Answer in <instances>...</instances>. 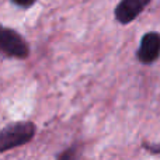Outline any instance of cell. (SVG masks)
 Wrapping results in <instances>:
<instances>
[{
    "label": "cell",
    "instance_id": "obj_2",
    "mask_svg": "<svg viewBox=\"0 0 160 160\" xmlns=\"http://www.w3.org/2000/svg\"><path fill=\"white\" fill-rule=\"evenodd\" d=\"M0 47L6 56L16 59H25L30 55V48L21 35L11 28H3L0 35Z\"/></svg>",
    "mask_w": 160,
    "mask_h": 160
},
{
    "label": "cell",
    "instance_id": "obj_3",
    "mask_svg": "<svg viewBox=\"0 0 160 160\" xmlns=\"http://www.w3.org/2000/svg\"><path fill=\"white\" fill-rule=\"evenodd\" d=\"M160 58V32L150 31L142 37L138 59L143 65H150Z\"/></svg>",
    "mask_w": 160,
    "mask_h": 160
},
{
    "label": "cell",
    "instance_id": "obj_5",
    "mask_svg": "<svg viewBox=\"0 0 160 160\" xmlns=\"http://www.w3.org/2000/svg\"><path fill=\"white\" fill-rule=\"evenodd\" d=\"M76 159H78V153H76L75 148L66 149L63 153H61V156L58 158V160H76Z\"/></svg>",
    "mask_w": 160,
    "mask_h": 160
},
{
    "label": "cell",
    "instance_id": "obj_6",
    "mask_svg": "<svg viewBox=\"0 0 160 160\" xmlns=\"http://www.w3.org/2000/svg\"><path fill=\"white\" fill-rule=\"evenodd\" d=\"M35 2H37V0H13L14 4L20 6V7H24V8L31 7V6H32Z\"/></svg>",
    "mask_w": 160,
    "mask_h": 160
},
{
    "label": "cell",
    "instance_id": "obj_1",
    "mask_svg": "<svg viewBox=\"0 0 160 160\" xmlns=\"http://www.w3.org/2000/svg\"><path fill=\"white\" fill-rule=\"evenodd\" d=\"M35 124L28 121L11 122V124L6 125L2 129V136H0V142H2L0 150L4 153L10 149L28 143L35 136Z\"/></svg>",
    "mask_w": 160,
    "mask_h": 160
},
{
    "label": "cell",
    "instance_id": "obj_7",
    "mask_svg": "<svg viewBox=\"0 0 160 160\" xmlns=\"http://www.w3.org/2000/svg\"><path fill=\"white\" fill-rule=\"evenodd\" d=\"M158 153H160V152H158Z\"/></svg>",
    "mask_w": 160,
    "mask_h": 160
},
{
    "label": "cell",
    "instance_id": "obj_4",
    "mask_svg": "<svg viewBox=\"0 0 160 160\" xmlns=\"http://www.w3.org/2000/svg\"><path fill=\"white\" fill-rule=\"evenodd\" d=\"M150 0H121L115 7V18L121 24H129L146 8Z\"/></svg>",
    "mask_w": 160,
    "mask_h": 160
}]
</instances>
